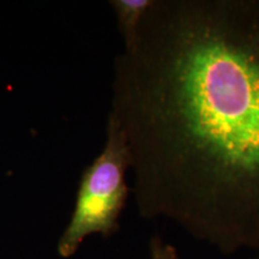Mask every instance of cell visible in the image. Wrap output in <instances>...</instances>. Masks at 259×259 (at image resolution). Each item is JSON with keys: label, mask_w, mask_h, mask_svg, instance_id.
<instances>
[{"label": "cell", "mask_w": 259, "mask_h": 259, "mask_svg": "<svg viewBox=\"0 0 259 259\" xmlns=\"http://www.w3.org/2000/svg\"><path fill=\"white\" fill-rule=\"evenodd\" d=\"M111 114L143 218L259 252V0H155L115 60Z\"/></svg>", "instance_id": "1"}, {"label": "cell", "mask_w": 259, "mask_h": 259, "mask_svg": "<svg viewBox=\"0 0 259 259\" xmlns=\"http://www.w3.org/2000/svg\"><path fill=\"white\" fill-rule=\"evenodd\" d=\"M132 168L127 137L109 113L107 139L102 153L84 169L71 220L58 242V253L69 258L87 236H112L119 229L130 189L126 173Z\"/></svg>", "instance_id": "2"}, {"label": "cell", "mask_w": 259, "mask_h": 259, "mask_svg": "<svg viewBox=\"0 0 259 259\" xmlns=\"http://www.w3.org/2000/svg\"><path fill=\"white\" fill-rule=\"evenodd\" d=\"M154 2L155 0H113L109 3L115 12L125 47L131 46L135 42L138 29Z\"/></svg>", "instance_id": "3"}, {"label": "cell", "mask_w": 259, "mask_h": 259, "mask_svg": "<svg viewBox=\"0 0 259 259\" xmlns=\"http://www.w3.org/2000/svg\"><path fill=\"white\" fill-rule=\"evenodd\" d=\"M149 248H150V259H181L178 254L177 248L157 235L150 239Z\"/></svg>", "instance_id": "4"}, {"label": "cell", "mask_w": 259, "mask_h": 259, "mask_svg": "<svg viewBox=\"0 0 259 259\" xmlns=\"http://www.w3.org/2000/svg\"><path fill=\"white\" fill-rule=\"evenodd\" d=\"M248 259H259V252H257V254H255V255H253V257L248 258Z\"/></svg>", "instance_id": "5"}]
</instances>
